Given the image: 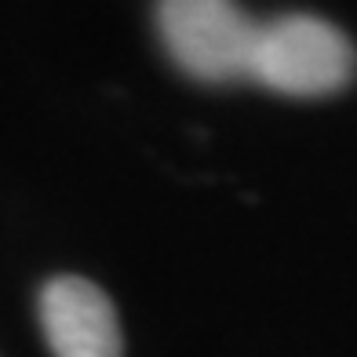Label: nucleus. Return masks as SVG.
<instances>
[{"mask_svg": "<svg viewBox=\"0 0 357 357\" xmlns=\"http://www.w3.org/2000/svg\"><path fill=\"white\" fill-rule=\"evenodd\" d=\"M255 29L237 0H157V37L168 59L201 84L248 80Z\"/></svg>", "mask_w": 357, "mask_h": 357, "instance_id": "obj_2", "label": "nucleus"}, {"mask_svg": "<svg viewBox=\"0 0 357 357\" xmlns=\"http://www.w3.org/2000/svg\"><path fill=\"white\" fill-rule=\"evenodd\" d=\"M357 73V52L339 26L317 15H281L255 29L248 80L288 99H324Z\"/></svg>", "mask_w": 357, "mask_h": 357, "instance_id": "obj_1", "label": "nucleus"}, {"mask_svg": "<svg viewBox=\"0 0 357 357\" xmlns=\"http://www.w3.org/2000/svg\"><path fill=\"white\" fill-rule=\"evenodd\" d=\"M40 328L55 357H124L121 321L109 296L73 273L44 284Z\"/></svg>", "mask_w": 357, "mask_h": 357, "instance_id": "obj_3", "label": "nucleus"}]
</instances>
